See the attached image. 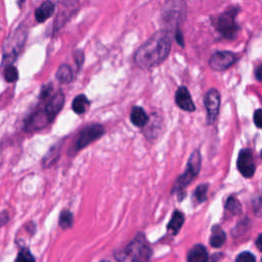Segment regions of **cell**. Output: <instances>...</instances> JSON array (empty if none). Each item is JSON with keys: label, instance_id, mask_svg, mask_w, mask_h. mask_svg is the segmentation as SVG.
Listing matches in <instances>:
<instances>
[{"label": "cell", "instance_id": "f546056e", "mask_svg": "<svg viewBox=\"0 0 262 262\" xmlns=\"http://www.w3.org/2000/svg\"><path fill=\"white\" fill-rule=\"evenodd\" d=\"M75 59H76V62L79 67H81V64L83 63V60H84V54L82 51H77L75 53Z\"/></svg>", "mask_w": 262, "mask_h": 262}, {"label": "cell", "instance_id": "484cf974", "mask_svg": "<svg viewBox=\"0 0 262 262\" xmlns=\"http://www.w3.org/2000/svg\"><path fill=\"white\" fill-rule=\"evenodd\" d=\"M234 262H256V258L250 252H243L239 255H237Z\"/></svg>", "mask_w": 262, "mask_h": 262}, {"label": "cell", "instance_id": "7c38bea8", "mask_svg": "<svg viewBox=\"0 0 262 262\" xmlns=\"http://www.w3.org/2000/svg\"><path fill=\"white\" fill-rule=\"evenodd\" d=\"M63 102H64V95L62 94V92H57L53 96L49 97V100L47 101V103L45 104V106L43 108L54 120L56 115L62 108Z\"/></svg>", "mask_w": 262, "mask_h": 262}, {"label": "cell", "instance_id": "30bf717a", "mask_svg": "<svg viewBox=\"0 0 262 262\" xmlns=\"http://www.w3.org/2000/svg\"><path fill=\"white\" fill-rule=\"evenodd\" d=\"M236 166L241 174L246 177L250 178L254 175L255 173V163L253 159L252 151L248 148H244L239 151L238 157H237V162Z\"/></svg>", "mask_w": 262, "mask_h": 262}, {"label": "cell", "instance_id": "7a4b0ae2", "mask_svg": "<svg viewBox=\"0 0 262 262\" xmlns=\"http://www.w3.org/2000/svg\"><path fill=\"white\" fill-rule=\"evenodd\" d=\"M104 134V128L100 124H92L84 127L75 138L73 144L69 148V155L74 156L79 150L97 140Z\"/></svg>", "mask_w": 262, "mask_h": 262}, {"label": "cell", "instance_id": "9c48e42d", "mask_svg": "<svg viewBox=\"0 0 262 262\" xmlns=\"http://www.w3.org/2000/svg\"><path fill=\"white\" fill-rule=\"evenodd\" d=\"M236 61V55L229 51H218L215 52L210 60L209 66L214 71H225L229 69Z\"/></svg>", "mask_w": 262, "mask_h": 262}, {"label": "cell", "instance_id": "52a82bcc", "mask_svg": "<svg viewBox=\"0 0 262 262\" xmlns=\"http://www.w3.org/2000/svg\"><path fill=\"white\" fill-rule=\"evenodd\" d=\"M207 111V123L213 124L217 119L220 108V93L217 89H210L204 98Z\"/></svg>", "mask_w": 262, "mask_h": 262}, {"label": "cell", "instance_id": "ffe728a7", "mask_svg": "<svg viewBox=\"0 0 262 262\" xmlns=\"http://www.w3.org/2000/svg\"><path fill=\"white\" fill-rule=\"evenodd\" d=\"M58 155H59V148L57 147V145L51 147L48 152L46 154V156L43 158V167H49L51 166L58 158Z\"/></svg>", "mask_w": 262, "mask_h": 262}, {"label": "cell", "instance_id": "d6986e66", "mask_svg": "<svg viewBox=\"0 0 262 262\" xmlns=\"http://www.w3.org/2000/svg\"><path fill=\"white\" fill-rule=\"evenodd\" d=\"M73 71L68 64H60L56 71V79L60 83H70L73 80Z\"/></svg>", "mask_w": 262, "mask_h": 262}, {"label": "cell", "instance_id": "9a60e30c", "mask_svg": "<svg viewBox=\"0 0 262 262\" xmlns=\"http://www.w3.org/2000/svg\"><path fill=\"white\" fill-rule=\"evenodd\" d=\"M130 120L135 126L143 127L147 123L148 117L142 107L133 106L130 114Z\"/></svg>", "mask_w": 262, "mask_h": 262}, {"label": "cell", "instance_id": "603a6c76", "mask_svg": "<svg viewBox=\"0 0 262 262\" xmlns=\"http://www.w3.org/2000/svg\"><path fill=\"white\" fill-rule=\"evenodd\" d=\"M4 79L6 80V82L9 83H13L18 79V72L17 70L12 67V66H7L4 70Z\"/></svg>", "mask_w": 262, "mask_h": 262}, {"label": "cell", "instance_id": "4dcf8cb0", "mask_svg": "<svg viewBox=\"0 0 262 262\" xmlns=\"http://www.w3.org/2000/svg\"><path fill=\"white\" fill-rule=\"evenodd\" d=\"M255 76H256V78H257L259 81L262 82V64L259 66V67L256 69V71H255Z\"/></svg>", "mask_w": 262, "mask_h": 262}, {"label": "cell", "instance_id": "ac0fdd59", "mask_svg": "<svg viewBox=\"0 0 262 262\" xmlns=\"http://www.w3.org/2000/svg\"><path fill=\"white\" fill-rule=\"evenodd\" d=\"M88 105H89V100L84 94L77 95L72 102V108L77 115L84 114L86 112Z\"/></svg>", "mask_w": 262, "mask_h": 262}, {"label": "cell", "instance_id": "5bb4252c", "mask_svg": "<svg viewBox=\"0 0 262 262\" xmlns=\"http://www.w3.org/2000/svg\"><path fill=\"white\" fill-rule=\"evenodd\" d=\"M208 253L203 245L193 246L187 255V262H207Z\"/></svg>", "mask_w": 262, "mask_h": 262}, {"label": "cell", "instance_id": "e0dca14e", "mask_svg": "<svg viewBox=\"0 0 262 262\" xmlns=\"http://www.w3.org/2000/svg\"><path fill=\"white\" fill-rule=\"evenodd\" d=\"M184 222V216L180 211H175L167 225V229L172 231L173 234H177Z\"/></svg>", "mask_w": 262, "mask_h": 262}, {"label": "cell", "instance_id": "6da1fadb", "mask_svg": "<svg viewBox=\"0 0 262 262\" xmlns=\"http://www.w3.org/2000/svg\"><path fill=\"white\" fill-rule=\"evenodd\" d=\"M171 50V37L168 31H159L143 43L135 53L134 60L141 69H149L162 63Z\"/></svg>", "mask_w": 262, "mask_h": 262}, {"label": "cell", "instance_id": "8fae6325", "mask_svg": "<svg viewBox=\"0 0 262 262\" xmlns=\"http://www.w3.org/2000/svg\"><path fill=\"white\" fill-rule=\"evenodd\" d=\"M175 102L181 110H184L187 112H193L195 110V106L190 97V94L187 88L184 86H181L177 89L175 93Z\"/></svg>", "mask_w": 262, "mask_h": 262}, {"label": "cell", "instance_id": "d6a6232c", "mask_svg": "<svg viewBox=\"0 0 262 262\" xmlns=\"http://www.w3.org/2000/svg\"><path fill=\"white\" fill-rule=\"evenodd\" d=\"M260 157H261V159H262V150H261V152H260Z\"/></svg>", "mask_w": 262, "mask_h": 262}, {"label": "cell", "instance_id": "836d02e7", "mask_svg": "<svg viewBox=\"0 0 262 262\" xmlns=\"http://www.w3.org/2000/svg\"><path fill=\"white\" fill-rule=\"evenodd\" d=\"M100 262H108V261H106V260H103V261H100Z\"/></svg>", "mask_w": 262, "mask_h": 262}, {"label": "cell", "instance_id": "3957f363", "mask_svg": "<svg viewBox=\"0 0 262 262\" xmlns=\"http://www.w3.org/2000/svg\"><path fill=\"white\" fill-rule=\"evenodd\" d=\"M201 169V155L198 150H195L194 152L191 154L188 162H187V166H186V170L183 174H181L177 180L175 181V184L173 186L172 192H176L179 195L180 199V194H182L183 189L189 184V182L198 175L199 171Z\"/></svg>", "mask_w": 262, "mask_h": 262}, {"label": "cell", "instance_id": "e575fe53", "mask_svg": "<svg viewBox=\"0 0 262 262\" xmlns=\"http://www.w3.org/2000/svg\"><path fill=\"white\" fill-rule=\"evenodd\" d=\"M261 262H262V261H261Z\"/></svg>", "mask_w": 262, "mask_h": 262}, {"label": "cell", "instance_id": "ba28073f", "mask_svg": "<svg viewBox=\"0 0 262 262\" xmlns=\"http://www.w3.org/2000/svg\"><path fill=\"white\" fill-rule=\"evenodd\" d=\"M149 249L146 246L144 237L139 239V236L136 237L132 243H130L125 249V255L131 257L133 261H143L149 256Z\"/></svg>", "mask_w": 262, "mask_h": 262}, {"label": "cell", "instance_id": "277c9868", "mask_svg": "<svg viewBox=\"0 0 262 262\" xmlns=\"http://www.w3.org/2000/svg\"><path fill=\"white\" fill-rule=\"evenodd\" d=\"M186 14V5L183 0H169L163 8V19L170 27H176L182 23Z\"/></svg>", "mask_w": 262, "mask_h": 262}, {"label": "cell", "instance_id": "cb8c5ba5", "mask_svg": "<svg viewBox=\"0 0 262 262\" xmlns=\"http://www.w3.org/2000/svg\"><path fill=\"white\" fill-rule=\"evenodd\" d=\"M208 188H209V186H208V184H206V183L201 184V185H199V186L195 188L194 193H193V196L195 198V200H196L198 202L201 203V202L206 201Z\"/></svg>", "mask_w": 262, "mask_h": 262}, {"label": "cell", "instance_id": "4fadbf2b", "mask_svg": "<svg viewBox=\"0 0 262 262\" xmlns=\"http://www.w3.org/2000/svg\"><path fill=\"white\" fill-rule=\"evenodd\" d=\"M54 12V4L51 1H45L43 2L35 12L36 20L38 23H44L46 19H48Z\"/></svg>", "mask_w": 262, "mask_h": 262}, {"label": "cell", "instance_id": "7402d4cb", "mask_svg": "<svg viewBox=\"0 0 262 262\" xmlns=\"http://www.w3.org/2000/svg\"><path fill=\"white\" fill-rule=\"evenodd\" d=\"M225 207L233 215H239L242 213V205L239 204L238 200L234 196H229L227 199Z\"/></svg>", "mask_w": 262, "mask_h": 262}, {"label": "cell", "instance_id": "1f68e13d", "mask_svg": "<svg viewBox=\"0 0 262 262\" xmlns=\"http://www.w3.org/2000/svg\"><path fill=\"white\" fill-rule=\"evenodd\" d=\"M256 246L262 252V233L256 238Z\"/></svg>", "mask_w": 262, "mask_h": 262}, {"label": "cell", "instance_id": "8992f818", "mask_svg": "<svg viewBox=\"0 0 262 262\" xmlns=\"http://www.w3.org/2000/svg\"><path fill=\"white\" fill-rule=\"evenodd\" d=\"M26 36L27 31L24 30V27H19L13 36L6 40L4 45V59H8L9 61L14 60L26 42Z\"/></svg>", "mask_w": 262, "mask_h": 262}, {"label": "cell", "instance_id": "44dd1931", "mask_svg": "<svg viewBox=\"0 0 262 262\" xmlns=\"http://www.w3.org/2000/svg\"><path fill=\"white\" fill-rule=\"evenodd\" d=\"M73 222H74V216L72 212L69 210H63L59 215V220H58L59 226L61 228H70L72 227Z\"/></svg>", "mask_w": 262, "mask_h": 262}, {"label": "cell", "instance_id": "83f0119b", "mask_svg": "<svg viewBox=\"0 0 262 262\" xmlns=\"http://www.w3.org/2000/svg\"><path fill=\"white\" fill-rule=\"evenodd\" d=\"M51 90H52V86H51V85H46V86H44V87L42 88V90H41V95H40L41 99H42V100H45V99L49 98V97H50Z\"/></svg>", "mask_w": 262, "mask_h": 262}, {"label": "cell", "instance_id": "d4e9b609", "mask_svg": "<svg viewBox=\"0 0 262 262\" xmlns=\"http://www.w3.org/2000/svg\"><path fill=\"white\" fill-rule=\"evenodd\" d=\"M15 262H35V258L28 249H23L18 252Z\"/></svg>", "mask_w": 262, "mask_h": 262}, {"label": "cell", "instance_id": "f1b7e54d", "mask_svg": "<svg viewBox=\"0 0 262 262\" xmlns=\"http://www.w3.org/2000/svg\"><path fill=\"white\" fill-rule=\"evenodd\" d=\"M9 220V214L7 213V211H2L0 213V227H2L3 225H5Z\"/></svg>", "mask_w": 262, "mask_h": 262}, {"label": "cell", "instance_id": "4316f807", "mask_svg": "<svg viewBox=\"0 0 262 262\" xmlns=\"http://www.w3.org/2000/svg\"><path fill=\"white\" fill-rule=\"evenodd\" d=\"M254 123L258 128H262V108H259L254 113Z\"/></svg>", "mask_w": 262, "mask_h": 262}, {"label": "cell", "instance_id": "2e32d148", "mask_svg": "<svg viewBox=\"0 0 262 262\" xmlns=\"http://www.w3.org/2000/svg\"><path fill=\"white\" fill-rule=\"evenodd\" d=\"M226 239V234L224 230L219 225H214L211 230L210 245L213 248H220Z\"/></svg>", "mask_w": 262, "mask_h": 262}, {"label": "cell", "instance_id": "5b68a950", "mask_svg": "<svg viewBox=\"0 0 262 262\" xmlns=\"http://www.w3.org/2000/svg\"><path fill=\"white\" fill-rule=\"evenodd\" d=\"M237 8H231L230 10L222 13L216 23V28L219 33L226 39H234L238 33L239 27L237 26L235 18L238 13Z\"/></svg>", "mask_w": 262, "mask_h": 262}]
</instances>
